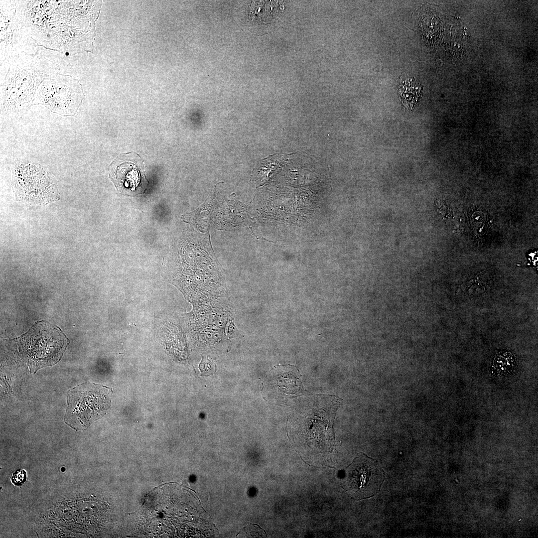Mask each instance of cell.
Returning a JSON list of instances; mask_svg holds the SVG:
<instances>
[{"instance_id":"7","label":"cell","mask_w":538,"mask_h":538,"mask_svg":"<svg viewBox=\"0 0 538 538\" xmlns=\"http://www.w3.org/2000/svg\"><path fill=\"white\" fill-rule=\"evenodd\" d=\"M199 369L201 372V375L206 376L214 375L216 370L215 365L207 357L204 356L202 357Z\"/></svg>"},{"instance_id":"2","label":"cell","mask_w":538,"mask_h":538,"mask_svg":"<svg viewBox=\"0 0 538 538\" xmlns=\"http://www.w3.org/2000/svg\"><path fill=\"white\" fill-rule=\"evenodd\" d=\"M12 186L18 200L46 204L60 198L55 179L47 168L26 160L15 161Z\"/></svg>"},{"instance_id":"3","label":"cell","mask_w":538,"mask_h":538,"mask_svg":"<svg viewBox=\"0 0 538 538\" xmlns=\"http://www.w3.org/2000/svg\"><path fill=\"white\" fill-rule=\"evenodd\" d=\"M385 472L376 459L360 452L347 466L342 479V487L352 499H369L381 491Z\"/></svg>"},{"instance_id":"1","label":"cell","mask_w":538,"mask_h":538,"mask_svg":"<svg viewBox=\"0 0 538 538\" xmlns=\"http://www.w3.org/2000/svg\"><path fill=\"white\" fill-rule=\"evenodd\" d=\"M112 392L108 387L91 383L69 390L64 421L75 429H86L105 414L110 405Z\"/></svg>"},{"instance_id":"6","label":"cell","mask_w":538,"mask_h":538,"mask_svg":"<svg viewBox=\"0 0 538 538\" xmlns=\"http://www.w3.org/2000/svg\"><path fill=\"white\" fill-rule=\"evenodd\" d=\"M422 86L415 77L407 75L401 76L399 83V93L403 105L412 109L420 99Z\"/></svg>"},{"instance_id":"5","label":"cell","mask_w":538,"mask_h":538,"mask_svg":"<svg viewBox=\"0 0 538 538\" xmlns=\"http://www.w3.org/2000/svg\"><path fill=\"white\" fill-rule=\"evenodd\" d=\"M110 176L120 191H134L141 181L137 162L115 160L110 165Z\"/></svg>"},{"instance_id":"4","label":"cell","mask_w":538,"mask_h":538,"mask_svg":"<svg viewBox=\"0 0 538 538\" xmlns=\"http://www.w3.org/2000/svg\"><path fill=\"white\" fill-rule=\"evenodd\" d=\"M84 95L79 81L70 76L57 77L44 82L39 88L36 104L64 116L74 115Z\"/></svg>"},{"instance_id":"8","label":"cell","mask_w":538,"mask_h":538,"mask_svg":"<svg viewBox=\"0 0 538 538\" xmlns=\"http://www.w3.org/2000/svg\"><path fill=\"white\" fill-rule=\"evenodd\" d=\"M27 474L24 470L18 469L12 474L11 482L15 486H21L26 480Z\"/></svg>"}]
</instances>
